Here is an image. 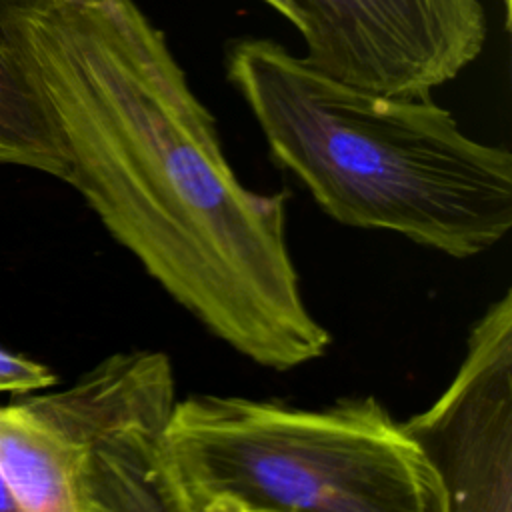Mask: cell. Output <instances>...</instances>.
Wrapping results in <instances>:
<instances>
[{"label": "cell", "instance_id": "obj_1", "mask_svg": "<svg viewBox=\"0 0 512 512\" xmlns=\"http://www.w3.org/2000/svg\"><path fill=\"white\" fill-rule=\"evenodd\" d=\"M22 60L110 236L206 330L290 370L330 346L286 240L284 190L246 188L166 36L134 0H26Z\"/></svg>", "mask_w": 512, "mask_h": 512}, {"label": "cell", "instance_id": "obj_2", "mask_svg": "<svg viewBox=\"0 0 512 512\" xmlns=\"http://www.w3.org/2000/svg\"><path fill=\"white\" fill-rule=\"evenodd\" d=\"M226 78L272 158L340 224L470 258L512 228V156L430 100L336 80L268 38L234 40Z\"/></svg>", "mask_w": 512, "mask_h": 512}, {"label": "cell", "instance_id": "obj_3", "mask_svg": "<svg viewBox=\"0 0 512 512\" xmlns=\"http://www.w3.org/2000/svg\"><path fill=\"white\" fill-rule=\"evenodd\" d=\"M166 512H448L422 450L374 396L324 408L192 394L168 420Z\"/></svg>", "mask_w": 512, "mask_h": 512}, {"label": "cell", "instance_id": "obj_4", "mask_svg": "<svg viewBox=\"0 0 512 512\" xmlns=\"http://www.w3.org/2000/svg\"><path fill=\"white\" fill-rule=\"evenodd\" d=\"M24 402L78 456L84 512H166L160 450L176 382L164 352H116L70 388Z\"/></svg>", "mask_w": 512, "mask_h": 512}, {"label": "cell", "instance_id": "obj_5", "mask_svg": "<svg viewBox=\"0 0 512 512\" xmlns=\"http://www.w3.org/2000/svg\"><path fill=\"white\" fill-rule=\"evenodd\" d=\"M308 64L384 96L424 98L478 58L480 0H296Z\"/></svg>", "mask_w": 512, "mask_h": 512}, {"label": "cell", "instance_id": "obj_6", "mask_svg": "<svg viewBox=\"0 0 512 512\" xmlns=\"http://www.w3.org/2000/svg\"><path fill=\"white\" fill-rule=\"evenodd\" d=\"M400 424L438 474L448 512H512V290L474 324L440 398Z\"/></svg>", "mask_w": 512, "mask_h": 512}, {"label": "cell", "instance_id": "obj_7", "mask_svg": "<svg viewBox=\"0 0 512 512\" xmlns=\"http://www.w3.org/2000/svg\"><path fill=\"white\" fill-rule=\"evenodd\" d=\"M0 472L20 512H84L78 456L26 402L0 408Z\"/></svg>", "mask_w": 512, "mask_h": 512}, {"label": "cell", "instance_id": "obj_8", "mask_svg": "<svg viewBox=\"0 0 512 512\" xmlns=\"http://www.w3.org/2000/svg\"><path fill=\"white\" fill-rule=\"evenodd\" d=\"M20 2L26 0H0V164L40 170L68 182L66 144L12 30V12Z\"/></svg>", "mask_w": 512, "mask_h": 512}, {"label": "cell", "instance_id": "obj_9", "mask_svg": "<svg viewBox=\"0 0 512 512\" xmlns=\"http://www.w3.org/2000/svg\"><path fill=\"white\" fill-rule=\"evenodd\" d=\"M54 382L56 376L48 366L0 348V392H30Z\"/></svg>", "mask_w": 512, "mask_h": 512}, {"label": "cell", "instance_id": "obj_10", "mask_svg": "<svg viewBox=\"0 0 512 512\" xmlns=\"http://www.w3.org/2000/svg\"><path fill=\"white\" fill-rule=\"evenodd\" d=\"M270 8H274L278 14H282L298 32L300 36L306 32L308 28V20L304 10L300 8V4L296 0H264Z\"/></svg>", "mask_w": 512, "mask_h": 512}, {"label": "cell", "instance_id": "obj_11", "mask_svg": "<svg viewBox=\"0 0 512 512\" xmlns=\"http://www.w3.org/2000/svg\"><path fill=\"white\" fill-rule=\"evenodd\" d=\"M0 512H20L18 502H16L8 482L4 480L2 472H0Z\"/></svg>", "mask_w": 512, "mask_h": 512}]
</instances>
